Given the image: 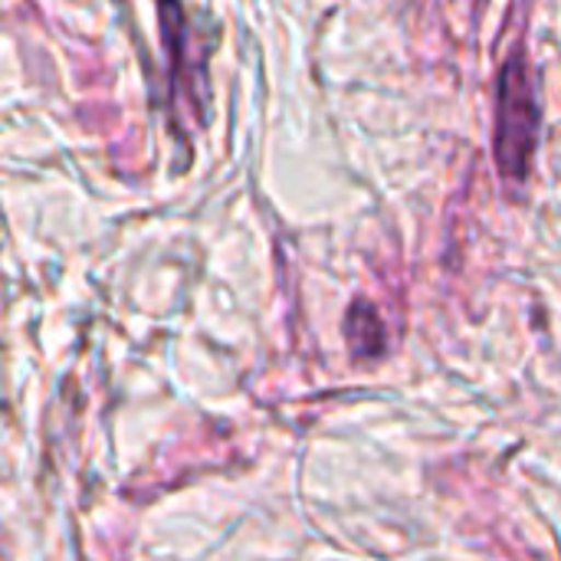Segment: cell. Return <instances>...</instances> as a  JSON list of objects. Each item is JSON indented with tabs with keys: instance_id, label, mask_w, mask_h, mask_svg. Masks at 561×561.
<instances>
[{
	"instance_id": "6da1fadb",
	"label": "cell",
	"mask_w": 561,
	"mask_h": 561,
	"mask_svg": "<svg viewBox=\"0 0 561 561\" xmlns=\"http://www.w3.org/2000/svg\"><path fill=\"white\" fill-rule=\"evenodd\" d=\"M539 138V102L536 79L523 56H513L500 76L496 105V161L506 178H523Z\"/></svg>"
}]
</instances>
